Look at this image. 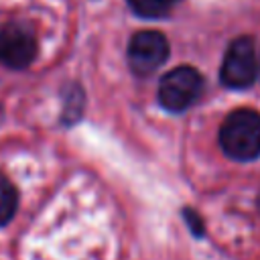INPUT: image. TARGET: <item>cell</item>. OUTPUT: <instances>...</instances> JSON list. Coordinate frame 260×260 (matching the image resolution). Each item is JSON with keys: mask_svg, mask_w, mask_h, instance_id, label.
I'll list each match as a JSON object with an SVG mask.
<instances>
[{"mask_svg": "<svg viewBox=\"0 0 260 260\" xmlns=\"http://www.w3.org/2000/svg\"><path fill=\"white\" fill-rule=\"evenodd\" d=\"M183 213H185V217H187V223L191 225L193 234H195V236H201V234H203V223H201L199 215H197V213H193V211H189V209H185Z\"/></svg>", "mask_w": 260, "mask_h": 260, "instance_id": "cell-8", "label": "cell"}, {"mask_svg": "<svg viewBox=\"0 0 260 260\" xmlns=\"http://www.w3.org/2000/svg\"><path fill=\"white\" fill-rule=\"evenodd\" d=\"M221 150L240 162L260 156V114L248 108L234 110L219 128Z\"/></svg>", "mask_w": 260, "mask_h": 260, "instance_id": "cell-1", "label": "cell"}, {"mask_svg": "<svg viewBox=\"0 0 260 260\" xmlns=\"http://www.w3.org/2000/svg\"><path fill=\"white\" fill-rule=\"evenodd\" d=\"M258 75H260V67H258Z\"/></svg>", "mask_w": 260, "mask_h": 260, "instance_id": "cell-9", "label": "cell"}, {"mask_svg": "<svg viewBox=\"0 0 260 260\" xmlns=\"http://www.w3.org/2000/svg\"><path fill=\"white\" fill-rule=\"evenodd\" d=\"M169 41L158 30H138L128 43V65L134 75H152L169 57Z\"/></svg>", "mask_w": 260, "mask_h": 260, "instance_id": "cell-4", "label": "cell"}, {"mask_svg": "<svg viewBox=\"0 0 260 260\" xmlns=\"http://www.w3.org/2000/svg\"><path fill=\"white\" fill-rule=\"evenodd\" d=\"M203 91V77L197 69L181 65L162 75L158 83V104L173 114L185 112L193 106Z\"/></svg>", "mask_w": 260, "mask_h": 260, "instance_id": "cell-2", "label": "cell"}, {"mask_svg": "<svg viewBox=\"0 0 260 260\" xmlns=\"http://www.w3.org/2000/svg\"><path fill=\"white\" fill-rule=\"evenodd\" d=\"M130 10L140 18H162L179 0H126Z\"/></svg>", "mask_w": 260, "mask_h": 260, "instance_id": "cell-6", "label": "cell"}, {"mask_svg": "<svg viewBox=\"0 0 260 260\" xmlns=\"http://www.w3.org/2000/svg\"><path fill=\"white\" fill-rule=\"evenodd\" d=\"M258 205H260V199H258Z\"/></svg>", "mask_w": 260, "mask_h": 260, "instance_id": "cell-10", "label": "cell"}, {"mask_svg": "<svg viewBox=\"0 0 260 260\" xmlns=\"http://www.w3.org/2000/svg\"><path fill=\"white\" fill-rule=\"evenodd\" d=\"M258 57L256 47L250 37H238L225 49L221 67H219V81L230 89H246L258 79Z\"/></svg>", "mask_w": 260, "mask_h": 260, "instance_id": "cell-3", "label": "cell"}, {"mask_svg": "<svg viewBox=\"0 0 260 260\" xmlns=\"http://www.w3.org/2000/svg\"><path fill=\"white\" fill-rule=\"evenodd\" d=\"M18 207V193L14 185L0 175V225H6Z\"/></svg>", "mask_w": 260, "mask_h": 260, "instance_id": "cell-7", "label": "cell"}, {"mask_svg": "<svg viewBox=\"0 0 260 260\" xmlns=\"http://www.w3.org/2000/svg\"><path fill=\"white\" fill-rule=\"evenodd\" d=\"M37 57V37L26 22H6L0 28V63L26 69Z\"/></svg>", "mask_w": 260, "mask_h": 260, "instance_id": "cell-5", "label": "cell"}]
</instances>
